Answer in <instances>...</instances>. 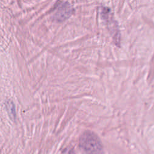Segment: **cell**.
Returning <instances> with one entry per match:
<instances>
[{
	"instance_id": "6da1fadb",
	"label": "cell",
	"mask_w": 154,
	"mask_h": 154,
	"mask_svg": "<svg viewBox=\"0 0 154 154\" xmlns=\"http://www.w3.org/2000/svg\"><path fill=\"white\" fill-rule=\"evenodd\" d=\"M79 147L85 153H98L103 152L102 143L98 136L92 131H87L79 138Z\"/></svg>"
},
{
	"instance_id": "3957f363",
	"label": "cell",
	"mask_w": 154,
	"mask_h": 154,
	"mask_svg": "<svg viewBox=\"0 0 154 154\" xmlns=\"http://www.w3.org/2000/svg\"><path fill=\"white\" fill-rule=\"evenodd\" d=\"M7 108L8 111L10 112V114L11 115V116H13V117H15L16 116V112H15V107L13 103L11 102H8L7 104Z\"/></svg>"
},
{
	"instance_id": "7a4b0ae2",
	"label": "cell",
	"mask_w": 154,
	"mask_h": 154,
	"mask_svg": "<svg viewBox=\"0 0 154 154\" xmlns=\"http://www.w3.org/2000/svg\"><path fill=\"white\" fill-rule=\"evenodd\" d=\"M72 11L73 9L70 5L67 2H64L57 7L54 17L57 21L61 22L69 18Z\"/></svg>"
}]
</instances>
